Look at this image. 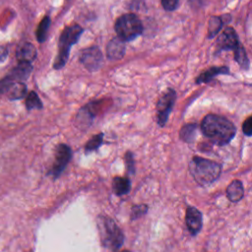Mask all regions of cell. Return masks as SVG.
Instances as JSON below:
<instances>
[{"mask_svg": "<svg viewBox=\"0 0 252 252\" xmlns=\"http://www.w3.org/2000/svg\"><path fill=\"white\" fill-rule=\"evenodd\" d=\"M120 252H131V251H129V250L125 249V250H122V251H120Z\"/></svg>", "mask_w": 252, "mask_h": 252, "instance_id": "obj_31", "label": "cell"}, {"mask_svg": "<svg viewBox=\"0 0 252 252\" xmlns=\"http://www.w3.org/2000/svg\"><path fill=\"white\" fill-rule=\"evenodd\" d=\"M80 61L89 71H96L102 64V54L100 49L97 46H91L82 50Z\"/></svg>", "mask_w": 252, "mask_h": 252, "instance_id": "obj_9", "label": "cell"}, {"mask_svg": "<svg viewBox=\"0 0 252 252\" xmlns=\"http://www.w3.org/2000/svg\"><path fill=\"white\" fill-rule=\"evenodd\" d=\"M229 74V68L227 66H214L206 71L202 72L195 80L196 84H206L211 82L215 77L219 75Z\"/></svg>", "mask_w": 252, "mask_h": 252, "instance_id": "obj_13", "label": "cell"}, {"mask_svg": "<svg viewBox=\"0 0 252 252\" xmlns=\"http://www.w3.org/2000/svg\"><path fill=\"white\" fill-rule=\"evenodd\" d=\"M125 53V41L121 38L114 37L112 38L106 47V55L110 60H118L123 57Z\"/></svg>", "mask_w": 252, "mask_h": 252, "instance_id": "obj_12", "label": "cell"}, {"mask_svg": "<svg viewBox=\"0 0 252 252\" xmlns=\"http://www.w3.org/2000/svg\"><path fill=\"white\" fill-rule=\"evenodd\" d=\"M239 43L238 41V36L235 32V31L228 27L226 28L218 37L217 40V46L219 50H233L237 44Z\"/></svg>", "mask_w": 252, "mask_h": 252, "instance_id": "obj_11", "label": "cell"}, {"mask_svg": "<svg viewBox=\"0 0 252 252\" xmlns=\"http://www.w3.org/2000/svg\"><path fill=\"white\" fill-rule=\"evenodd\" d=\"M16 56L19 62H32L36 57V49L30 42L20 44L16 51Z\"/></svg>", "mask_w": 252, "mask_h": 252, "instance_id": "obj_14", "label": "cell"}, {"mask_svg": "<svg viewBox=\"0 0 252 252\" xmlns=\"http://www.w3.org/2000/svg\"><path fill=\"white\" fill-rule=\"evenodd\" d=\"M230 21V15H223V16H213L209 22V29H208V37L213 38L217 35V33L220 31L223 24H226Z\"/></svg>", "mask_w": 252, "mask_h": 252, "instance_id": "obj_17", "label": "cell"}, {"mask_svg": "<svg viewBox=\"0 0 252 252\" xmlns=\"http://www.w3.org/2000/svg\"><path fill=\"white\" fill-rule=\"evenodd\" d=\"M32 70V66L30 62H19V64L10 72V76L16 82H22L29 78Z\"/></svg>", "mask_w": 252, "mask_h": 252, "instance_id": "obj_16", "label": "cell"}, {"mask_svg": "<svg viewBox=\"0 0 252 252\" xmlns=\"http://www.w3.org/2000/svg\"><path fill=\"white\" fill-rule=\"evenodd\" d=\"M161 5L166 11H173L177 8L179 0H160Z\"/></svg>", "mask_w": 252, "mask_h": 252, "instance_id": "obj_29", "label": "cell"}, {"mask_svg": "<svg viewBox=\"0 0 252 252\" xmlns=\"http://www.w3.org/2000/svg\"><path fill=\"white\" fill-rule=\"evenodd\" d=\"M8 47L4 44L0 43V63H3L6 61L7 57H8Z\"/></svg>", "mask_w": 252, "mask_h": 252, "instance_id": "obj_30", "label": "cell"}, {"mask_svg": "<svg viewBox=\"0 0 252 252\" xmlns=\"http://www.w3.org/2000/svg\"><path fill=\"white\" fill-rule=\"evenodd\" d=\"M233 51H234V60L238 63V65L242 69L248 70L250 67V61H249V58L247 56V53H246L244 47L241 45L240 42L233 49Z\"/></svg>", "mask_w": 252, "mask_h": 252, "instance_id": "obj_20", "label": "cell"}, {"mask_svg": "<svg viewBox=\"0 0 252 252\" xmlns=\"http://www.w3.org/2000/svg\"><path fill=\"white\" fill-rule=\"evenodd\" d=\"M96 224L103 247L116 251L123 245L124 234L111 218L105 215H99L96 219Z\"/></svg>", "mask_w": 252, "mask_h": 252, "instance_id": "obj_3", "label": "cell"}, {"mask_svg": "<svg viewBox=\"0 0 252 252\" xmlns=\"http://www.w3.org/2000/svg\"><path fill=\"white\" fill-rule=\"evenodd\" d=\"M103 133H98L94 136H93L85 145V153L89 154L93 151H96L102 144L103 141Z\"/></svg>", "mask_w": 252, "mask_h": 252, "instance_id": "obj_23", "label": "cell"}, {"mask_svg": "<svg viewBox=\"0 0 252 252\" xmlns=\"http://www.w3.org/2000/svg\"><path fill=\"white\" fill-rule=\"evenodd\" d=\"M72 158V150L66 144H59L55 149L54 162L51 167L49 174L53 176L54 179L58 178L64 171L65 167L69 163Z\"/></svg>", "mask_w": 252, "mask_h": 252, "instance_id": "obj_8", "label": "cell"}, {"mask_svg": "<svg viewBox=\"0 0 252 252\" xmlns=\"http://www.w3.org/2000/svg\"><path fill=\"white\" fill-rule=\"evenodd\" d=\"M176 99V93L173 89L168 88L163 94L159 96L157 102V122L158 126L163 127L167 120L168 116L173 108L174 102Z\"/></svg>", "mask_w": 252, "mask_h": 252, "instance_id": "obj_6", "label": "cell"}, {"mask_svg": "<svg viewBox=\"0 0 252 252\" xmlns=\"http://www.w3.org/2000/svg\"><path fill=\"white\" fill-rule=\"evenodd\" d=\"M197 127L198 125L196 123H189L185 124L183 127H181L179 131V137L182 141L185 143H193L196 134H197Z\"/></svg>", "mask_w": 252, "mask_h": 252, "instance_id": "obj_19", "label": "cell"}, {"mask_svg": "<svg viewBox=\"0 0 252 252\" xmlns=\"http://www.w3.org/2000/svg\"><path fill=\"white\" fill-rule=\"evenodd\" d=\"M189 172L199 185H209L220 175L221 165L214 160L195 156L189 162Z\"/></svg>", "mask_w": 252, "mask_h": 252, "instance_id": "obj_2", "label": "cell"}, {"mask_svg": "<svg viewBox=\"0 0 252 252\" xmlns=\"http://www.w3.org/2000/svg\"><path fill=\"white\" fill-rule=\"evenodd\" d=\"M117 36L123 41H131L143 32L141 20L135 14H124L120 16L114 26Z\"/></svg>", "mask_w": 252, "mask_h": 252, "instance_id": "obj_5", "label": "cell"}, {"mask_svg": "<svg viewBox=\"0 0 252 252\" xmlns=\"http://www.w3.org/2000/svg\"><path fill=\"white\" fill-rule=\"evenodd\" d=\"M202 133L215 145L225 146L234 138L236 128L234 124L224 116L207 114L201 122Z\"/></svg>", "mask_w": 252, "mask_h": 252, "instance_id": "obj_1", "label": "cell"}, {"mask_svg": "<svg viewBox=\"0 0 252 252\" xmlns=\"http://www.w3.org/2000/svg\"><path fill=\"white\" fill-rule=\"evenodd\" d=\"M26 107L28 110L32 109H41L42 108V102L40 98L38 97L37 94L33 91L30 92L26 98Z\"/></svg>", "mask_w": 252, "mask_h": 252, "instance_id": "obj_24", "label": "cell"}, {"mask_svg": "<svg viewBox=\"0 0 252 252\" xmlns=\"http://www.w3.org/2000/svg\"><path fill=\"white\" fill-rule=\"evenodd\" d=\"M244 196V187L240 180H232L226 187V197L231 203L239 202Z\"/></svg>", "mask_w": 252, "mask_h": 252, "instance_id": "obj_15", "label": "cell"}, {"mask_svg": "<svg viewBox=\"0 0 252 252\" xmlns=\"http://www.w3.org/2000/svg\"><path fill=\"white\" fill-rule=\"evenodd\" d=\"M242 131L244 133V135H246L247 137H250L252 135V117L248 116L243 124H242Z\"/></svg>", "mask_w": 252, "mask_h": 252, "instance_id": "obj_28", "label": "cell"}, {"mask_svg": "<svg viewBox=\"0 0 252 252\" xmlns=\"http://www.w3.org/2000/svg\"><path fill=\"white\" fill-rule=\"evenodd\" d=\"M16 81L10 76V75H8V76H6L5 78H3L2 80H0V94H2V93H4V92H7L9 89H10V87L15 83Z\"/></svg>", "mask_w": 252, "mask_h": 252, "instance_id": "obj_27", "label": "cell"}, {"mask_svg": "<svg viewBox=\"0 0 252 252\" xmlns=\"http://www.w3.org/2000/svg\"><path fill=\"white\" fill-rule=\"evenodd\" d=\"M103 103V100H96L83 106L77 113L75 119L77 127L79 129H88L92 125L93 120L96 116V114L102 110Z\"/></svg>", "mask_w": 252, "mask_h": 252, "instance_id": "obj_7", "label": "cell"}, {"mask_svg": "<svg viewBox=\"0 0 252 252\" xmlns=\"http://www.w3.org/2000/svg\"><path fill=\"white\" fill-rule=\"evenodd\" d=\"M50 27V18L48 16H45L39 23L37 29H36V39L38 42H44L47 36V32Z\"/></svg>", "mask_w": 252, "mask_h": 252, "instance_id": "obj_22", "label": "cell"}, {"mask_svg": "<svg viewBox=\"0 0 252 252\" xmlns=\"http://www.w3.org/2000/svg\"><path fill=\"white\" fill-rule=\"evenodd\" d=\"M112 190L117 196H123L130 192L131 181L128 177L115 176L112 180Z\"/></svg>", "mask_w": 252, "mask_h": 252, "instance_id": "obj_18", "label": "cell"}, {"mask_svg": "<svg viewBox=\"0 0 252 252\" xmlns=\"http://www.w3.org/2000/svg\"><path fill=\"white\" fill-rule=\"evenodd\" d=\"M185 222L189 232L192 235H197L203 226V216L202 213L195 207H188L186 209Z\"/></svg>", "mask_w": 252, "mask_h": 252, "instance_id": "obj_10", "label": "cell"}, {"mask_svg": "<svg viewBox=\"0 0 252 252\" xmlns=\"http://www.w3.org/2000/svg\"><path fill=\"white\" fill-rule=\"evenodd\" d=\"M8 92L10 99H21L27 94V86L23 82H15Z\"/></svg>", "mask_w": 252, "mask_h": 252, "instance_id": "obj_21", "label": "cell"}, {"mask_svg": "<svg viewBox=\"0 0 252 252\" xmlns=\"http://www.w3.org/2000/svg\"><path fill=\"white\" fill-rule=\"evenodd\" d=\"M82 33L83 28L79 25L68 26L62 31L58 42V53L53 64L54 69L60 70L65 66L72 45L79 41Z\"/></svg>", "mask_w": 252, "mask_h": 252, "instance_id": "obj_4", "label": "cell"}, {"mask_svg": "<svg viewBox=\"0 0 252 252\" xmlns=\"http://www.w3.org/2000/svg\"><path fill=\"white\" fill-rule=\"evenodd\" d=\"M149 207L146 204H139V205H135L132 207L131 212H130V220H137L141 217H143L144 215L147 214Z\"/></svg>", "mask_w": 252, "mask_h": 252, "instance_id": "obj_25", "label": "cell"}, {"mask_svg": "<svg viewBox=\"0 0 252 252\" xmlns=\"http://www.w3.org/2000/svg\"><path fill=\"white\" fill-rule=\"evenodd\" d=\"M125 164H126V168L127 171L130 175H134L135 174V161H134V156L133 154L128 151L125 153Z\"/></svg>", "mask_w": 252, "mask_h": 252, "instance_id": "obj_26", "label": "cell"}]
</instances>
